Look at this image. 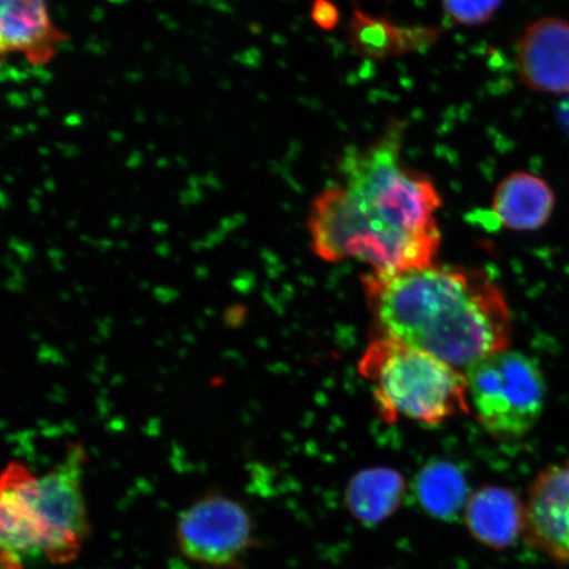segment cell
<instances>
[{
	"label": "cell",
	"mask_w": 569,
	"mask_h": 569,
	"mask_svg": "<svg viewBox=\"0 0 569 569\" xmlns=\"http://www.w3.org/2000/svg\"><path fill=\"white\" fill-rule=\"evenodd\" d=\"M516 67L523 87L540 94L569 92V21L546 17L532 21L517 41Z\"/></svg>",
	"instance_id": "cell-8"
},
{
	"label": "cell",
	"mask_w": 569,
	"mask_h": 569,
	"mask_svg": "<svg viewBox=\"0 0 569 569\" xmlns=\"http://www.w3.org/2000/svg\"><path fill=\"white\" fill-rule=\"evenodd\" d=\"M469 402L482 429L497 440L529 433L543 415L547 387L530 356L502 351L466 368Z\"/></svg>",
	"instance_id": "cell-5"
},
{
	"label": "cell",
	"mask_w": 569,
	"mask_h": 569,
	"mask_svg": "<svg viewBox=\"0 0 569 569\" xmlns=\"http://www.w3.org/2000/svg\"><path fill=\"white\" fill-rule=\"evenodd\" d=\"M360 281L379 336L458 369L509 350L513 316L487 270L433 262L405 272H369Z\"/></svg>",
	"instance_id": "cell-2"
},
{
	"label": "cell",
	"mask_w": 569,
	"mask_h": 569,
	"mask_svg": "<svg viewBox=\"0 0 569 569\" xmlns=\"http://www.w3.org/2000/svg\"><path fill=\"white\" fill-rule=\"evenodd\" d=\"M523 540L531 550L569 567V459L540 469L531 480Z\"/></svg>",
	"instance_id": "cell-7"
},
{
	"label": "cell",
	"mask_w": 569,
	"mask_h": 569,
	"mask_svg": "<svg viewBox=\"0 0 569 569\" xmlns=\"http://www.w3.org/2000/svg\"><path fill=\"white\" fill-rule=\"evenodd\" d=\"M557 198L543 178L513 172L498 182L492 211L496 220L510 231H536L549 223Z\"/></svg>",
	"instance_id": "cell-12"
},
{
	"label": "cell",
	"mask_w": 569,
	"mask_h": 569,
	"mask_svg": "<svg viewBox=\"0 0 569 569\" xmlns=\"http://www.w3.org/2000/svg\"><path fill=\"white\" fill-rule=\"evenodd\" d=\"M407 496L402 473L389 467H372L355 473L345 490L348 513L366 528H376L393 517Z\"/></svg>",
	"instance_id": "cell-13"
},
{
	"label": "cell",
	"mask_w": 569,
	"mask_h": 569,
	"mask_svg": "<svg viewBox=\"0 0 569 569\" xmlns=\"http://www.w3.org/2000/svg\"><path fill=\"white\" fill-rule=\"evenodd\" d=\"M442 27L401 26L355 7L347 26L351 51L362 60L383 62L429 51L442 38Z\"/></svg>",
	"instance_id": "cell-10"
},
{
	"label": "cell",
	"mask_w": 569,
	"mask_h": 569,
	"mask_svg": "<svg viewBox=\"0 0 569 569\" xmlns=\"http://www.w3.org/2000/svg\"><path fill=\"white\" fill-rule=\"evenodd\" d=\"M251 515L239 501L211 492L181 511L176 525L177 549L191 563L237 569L253 547Z\"/></svg>",
	"instance_id": "cell-6"
},
{
	"label": "cell",
	"mask_w": 569,
	"mask_h": 569,
	"mask_svg": "<svg viewBox=\"0 0 569 569\" xmlns=\"http://www.w3.org/2000/svg\"><path fill=\"white\" fill-rule=\"evenodd\" d=\"M412 490L427 516L446 522L462 513L469 497L465 473L446 460H432L419 469Z\"/></svg>",
	"instance_id": "cell-14"
},
{
	"label": "cell",
	"mask_w": 569,
	"mask_h": 569,
	"mask_svg": "<svg viewBox=\"0 0 569 569\" xmlns=\"http://www.w3.org/2000/svg\"><path fill=\"white\" fill-rule=\"evenodd\" d=\"M405 128L390 120L369 144L347 148L338 160L339 181L312 199L306 224L320 260H356L376 273L436 261L443 198L429 174L405 166Z\"/></svg>",
	"instance_id": "cell-1"
},
{
	"label": "cell",
	"mask_w": 569,
	"mask_h": 569,
	"mask_svg": "<svg viewBox=\"0 0 569 569\" xmlns=\"http://www.w3.org/2000/svg\"><path fill=\"white\" fill-rule=\"evenodd\" d=\"M87 451L68 447L66 457L38 476L12 461L0 480V531L3 557H44L53 565L73 561L89 538L90 521L82 488Z\"/></svg>",
	"instance_id": "cell-3"
},
{
	"label": "cell",
	"mask_w": 569,
	"mask_h": 569,
	"mask_svg": "<svg viewBox=\"0 0 569 569\" xmlns=\"http://www.w3.org/2000/svg\"><path fill=\"white\" fill-rule=\"evenodd\" d=\"M358 371L371 382L383 422L405 418L438 426L471 411L466 373L401 341L382 336L372 339Z\"/></svg>",
	"instance_id": "cell-4"
},
{
	"label": "cell",
	"mask_w": 569,
	"mask_h": 569,
	"mask_svg": "<svg viewBox=\"0 0 569 569\" xmlns=\"http://www.w3.org/2000/svg\"><path fill=\"white\" fill-rule=\"evenodd\" d=\"M440 4L455 24L480 27L495 18L502 0H440Z\"/></svg>",
	"instance_id": "cell-15"
},
{
	"label": "cell",
	"mask_w": 569,
	"mask_h": 569,
	"mask_svg": "<svg viewBox=\"0 0 569 569\" xmlns=\"http://www.w3.org/2000/svg\"><path fill=\"white\" fill-rule=\"evenodd\" d=\"M69 36L54 24L48 0H2L0 53L23 56L32 67H47Z\"/></svg>",
	"instance_id": "cell-9"
},
{
	"label": "cell",
	"mask_w": 569,
	"mask_h": 569,
	"mask_svg": "<svg viewBox=\"0 0 569 569\" xmlns=\"http://www.w3.org/2000/svg\"><path fill=\"white\" fill-rule=\"evenodd\" d=\"M310 16L320 30L330 32L340 23V11L332 0H312Z\"/></svg>",
	"instance_id": "cell-16"
},
{
	"label": "cell",
	"mask_w": 569,
	"mask_h": 569,
	"mask_svg": "<svg viewBox=\"0 0 569 569\" xmlns=\"http://www.w3.org/2000/svg\"><path fill=\"white\" fill-rule=\"evenodd\" d=\"M462 519L475 542L492 551H505L523 538L525 501L513 489L483 486L469 495Z\"/></svg>",
	"instance_id": "cell-11"
}]
</instances>
